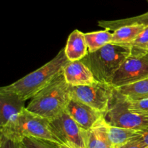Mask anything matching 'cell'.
<instances>
[{"mask_svg":"<svg viewBox=\"0 0 148 148\" xmlns=\"http://www.w3.org/2000/svg\"><path fill=\"white\" fill-rule=\"evenodd\" d=\"M69 62V59L65 54L64 49H62L55 57L41 67L11 85L1 88L5 90L15 93L24 101L32 99L57 78Z\"/></svg>","mask_w":148,"mask_h":148,"instance_id":"cell-1","label":"cell"},{"mask_svg":"<svg viewBox=\"0 0 148 148\" xmlns=\"http://www.w3.org/2000/svg\"><path fill=\"white\" fill-rule=\"evenodd\" d=\"M131 52L129 45L110 43L89 52L81 61L89 67L97 81L111 85L116 73Z\"/></svg>","mask_w":148,"mask_h":148,"instance_id":"cell-2","label":"cell"},{"mask_svg":"<svg viewBox=\"0 0 148 148\" xmlns=\"http://www.w3.org/2000/svg\"><path fill=\"white\" fill-rule=\"evenodd\" d=\"M0 134L17 143H21L24 137H32L55 144H62L52 132L50 121L30 112L26 108L0 128Z\"/></svg>","mask_w":148,"mask_h":148,"instance_id":"cell-3","label":"cell"},{"mask_svg":"<svg viewBox=\"0 0 148 148\" xmlns=\"http://www.w3.org/2000/svg\"><path fill=\"white\" fill-rule=\"evenodd\" d=\"M70 99V85L65 80L62 72L50 85L32 98L26 108L51 121L66 110Z\"/></svg>","mask_w":148,"mask_h":148,"instance_id":"cell-4","label":"cell"},{"mask_svg":"<svg viewBox=\"0 0 148 148\" xmlns=\"http://www.w3.org/2000/svg\"><path fill=\"white\" fill-rule=\"evenodd\" d=\"M104 118L106 121L113 127L135 131H142L148 127V116L131 111L128 100L116 90Z\"/></svg>","mask_w":148,"mask_h":148,"instance_id":"cell-5","label":"cell"},{"mask_svg":"<svg viewBox=\"0 0 148 148\" xmlns=\"http://www.w3.org/2000/svg\"><path fill=\"white\" fill-rule=\"evenodd\" d=\"M115 91L112 85L99 81L83 86H70L71 98L86 104L104 115L109 109Z\"/></svg>","mask_w":148,"mask_h":148,"instance_id":"cell-6","label":"cell"},{"mask_svg":"<svg viewBox=\"0 0 148 148\" xmlns=\"http://www.w3.org/2000/svg\"><path fill=\"white\" fill-rule=\"evenodd\" d=\"M148 77V51L132 47L131 54L116 73L112 81L115 89Z\"/></svg>","mask_w":148,"mask_h":148,"instance_id":"cell-7","label":"cell"},{"mask_svg":"<svg viewBox=\"0 0 148 148\" xmlns=\"http://www.w3.org/2000/svg\"><path fill=\"white\" fill-rule=\"evenodd\" d=\"M51 129L62 144L73 148H86L83 130L66 111L50 121Z\"/></svg>","mask_w":148,"mask_h":148,"instance_id":"cell-8","label":"cell"},{"mask_svg":"<svg viewBox=\"0 0 148 148\" xmlns=\"http://www.w3.org/2000/svg\"><path fill=\"white\" fill-rule=\"evenodd\" d=\"M65 111L84 131L93 128L105 116L102 113L72 98L68 103Z\"/></svg>","mask_w":148,"mask_h":148,"instance_id":"cell-9","label":"cell"},{"mask_svg":"<svg viewBox=\"0 0 148 148\" xmlns=\"http://www.w3.org/2000/svg\"><path fill=\"white\" fill-rule=\"evenodd\" d=\"M25 102L14 92L0 88V128L26 108Z\"/></svg>","mask_w":148,"mask_h":148,"instance_id":"cell-10","label":"cell"},{"mask_svg":"<svg viewBox=\"0 0 148 148\" xmlns=\"http://www.w3.org/2000/svg\"><path fill=\"white\" fill-rule=\"evenodd\" d=\"M63 75L70 86H83L97 81L89 67L81 60L69 62L64 68Z\"/></svg>","mask_w":148,"mask_h":148,"instance_id":"cell-11","label":"cell"},{"mask_svg":"<svg viewBox=\"0 0 148 148\" xmlns=\"http://www.w3.org/2000/svg\"><path fill=\"white\" fill-rule=\"evenodd\" d=\"M83 135L86 148H114L108 136L105 118L91 130H83Z\"/></svg>","mask_w":148,"mask_h":148,"instance_id":"cell-12","label":"cell"},{"mask_svg":"<svg viewBox=\"0 0 148 148\" xmlns=\"http://www.w3.org/2000/svg\"><path fill=\"white\" fill-rule=\"evenodd\" d=\"M64 52L69 62L80 61L89 53L85 38V33L75 30L68 38Z\"/></svg>","mask_w":148,"mask_h":148,"instance_id":"cell-13","label":"cell"},{"mask_svg":"<svg viewBox=\"0 0 148 148\" xmlns=\"http://www.w3.org/2000/svg\"><path fill=\"white\" fill-rule=\"evenodd\" d=\"M98 25L100 27L113 31L114 29L120 26H136V27H148V11L135 17H129L125 19H120L115 20H99Z\"/></svg>","mask_w":148,"mask_h":148,"instance_id":"cell-14","label":"cell"},{"mask_svg":"<svg viewBox=\"0 0 148 148\" xmlns=\"http://www.w3.org/2000/svg\"><path fill=\"white\" fill-rule=\"evenodd\" d=\"M129 101H138L148 98V77L140 82L116 89Z\"/></svg>","mask_w":148,"mask_h":148,"instance_id":"cell-15","label":"cell"},{"mask_svg":"<svg viewBox=\"0 0 148 148\" xmlns=\"http://www.w3.org/2000/svg\"><path fill=\"white\" fill-rule=\"evenodd\" d=\"M108 132L110 140L114 148H119L131 140L140 137L138 131L113 127L108 124Z\"/></svg>","mask_w":148,"mask_h":148,"instance_id":"cell-16","label":"cell"},{"mask_svg":"<svg viewBox=\"0 0 148 148\" xmlns=\"http://www.w3.org/2000/svg\"><path fill=\"white\" fill-rule=\"evenodd\" d=\"M85 38L89 52H94L111 43L113 33L104 29L99 31L85 33Z\"/></svg>","mask_w":148,"mask_h":148,"instance_id":"cell-17","label":"cell"},{"mask_svg":"<svg viewBox=\"0 0 148 148\" xmlns=\"http://www.w3.org/2000/svg\"><path fill=\"white\" fill-rule=\"evenodd\" d=\"M23 148H58V145L41 139L25 137L21 142Z\"/></svg>","mask_w":148,"mask_h":148,"instance_id":"cell-18","label":"cell"},{"mask_svg":"<svg viewBox=\"0 0 148 148\" xmlns=\"http://www.w3.org/2000/svg\"><path fill=\"white\" fill-rule=\"evenodd\" d=\"M127 45L135 49L148 51V27H146L132 43Z\"/></svg>","mask_w":148,"mask_h":148,"instance_id":"cell-19","label":"cell"},{"mask_svg":"<svg viewBox=\"0 0 148 148\" xmlns=\"http://www.w3.org/2000/svg\"><path fill=\"white\" fill-rule=\"evenodd\" d=\"M129 106L131 111L137 114L148 116V98L138 100V101H129Z\"/></svg>","mask_w":148,"mask_h":148,"instance_id":"cell-20","label":"cell"},{"mask_svg":"<svg viewBox=\"0 0 148 148\" xmlns=\"http://www.w3.org/2000/svg\"><path fill=\"white\" fill-rule=\"evenodd\" d=\"M0 148H22V143H17L0 134Z\"/></svg>","mask_w":148,"mask_h":148,"instance_id":"cell-21","label":"cell"},{"mask_svg":"<svg viewBox=\"0 0 148 148\" xmlns=\"http://www.w3.org/2000/svg\"><path fill=\"white\" fill-rule=\"evenodd\" d=\"M119 148H148V146L139 137Z\"/></svg>","mask_w":148,"mask_h":148,"instance_id":"cell-22","label":"cell"},{"mask_svg":"<svg viewBox=\"0 0 148 148\" xmlns=\"http://www.w3.org/2000/svg\"><path fill=\"white\" fill-rule=\"evenodd\" d=\"M138 132L139 134H140V138L148 146V127L145 130Z\"/></svg>","mask_w":148,"mask_h":148,"instance_id":"cell-23","label":"cell"},{"mask_svg":"<svg viewBox=\"0 0 148 148\" xmlns=\"http://www.w3.org/2000/svg\"><path fill=\"white\" fill-rule=\"evenodd\" d=\"M58 148H73V147H71L69 146L66 145L64 144H59L58 145Z\"/></svg>","mask_w":148,"mask_h":148,"instance_id":"cell-24","label":"cell"},{"mask_svg":"<svg viewBox=\"0 0 148 148\" xmlns=\"http://www.w3.org/2000/svg\"><path fill=\"white\" fill-rule=\"evenodd\" d=\"M22 148H23V145H22Z\"/></svg>","mask_w":148,"mask_h":148,"instance_id":"cell-25","label":"cell"}]
</instances>
